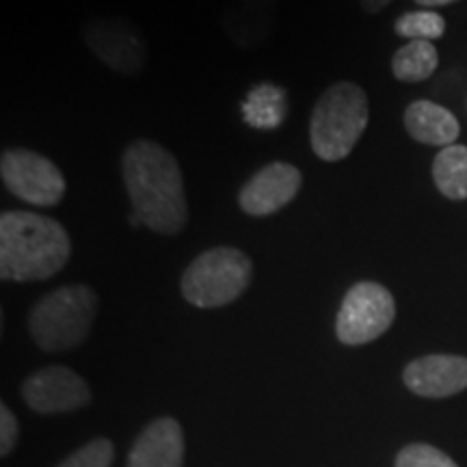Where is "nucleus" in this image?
<instances>
[{
  "label": "nucleus",
  "mask_w": 467,
  "mask_h": 467,
  "mask_svg": "<svg viewBox=\"0 0 467 467\" xmlns=\"http://www.w3.org/2000/svg\"><path fill=\"white\" fill-rule=\"evenodd\" d=\"M121 175L132 203V225L159 236H178L189 225L182 167L161 143L137 139L121 156Z\"/></svg>",
  "instance_id": "nucleus-1"
},
{
  "label": "nucleus",
  "mask_w": 467,
  "mask_h": 467,
  "mask_svg": "<svg viewBox=\"0 0 467 467\" xmlns=\"http://www.w3.org/2000/svg\"><path fill=\"white\" fill-rule=\"evenodd\" d=\"M72 258V241L57 219L28 210L0 214V277L5 282H44Z\"/></svg>",
  "instance_id": "nucleus-2"
},
{
  "label": "nucleus",
  "mask_w": 467,
  "mask_h": 467,
  "mask_svg": "<svg viewBox=\"0 0 467 467\" xmlns=\"http://www.w3.org/2000/svg\"><path fill=\"white\" fill-rule=\"evenodd\" d=\"M368 119L370 104L359 85L337 80L327 87L309 117V143L314 154L325 162L344 161L366 132Z\"/></svg>",
  "instance_id": "nucleus-3"
},
{
  "label": "nucleus",
  "mask_w": 467,
  "mask_h": 467,
  "mask_svg": "<svg viewBox=\"0 0 467 467\" xmlns=\"http://www.w3.org/2000/svg\"><path fill=\"white\" fill-rule=\"evenodd\" d=\"M98 314V295L89 285L72 284L48 292L28 314V334L46 353L80 347Z\"/></svg>",
  "instance_id": "nucleus-4"
},
{
  "label": "nucleus",
  "mask_w": 467,
  "mask_h": 467,
  "mask_svg": "<svg viewBox=\"0 0 467 467\" xmlns=\"http://www.w3.org/2000/svg\"><path fill=\"white\" fill-rule=\"evenodd\" d=\"M254 262L236 247H213L197 255L180 279V290L191 306L214 309L230 306L249 288Z\"/></svg>",
  "instance_id": "nucleus-5"
},
{
  "label": "nucleus",
  "mask_w": 467,
  "mask_h": 467,
  "mask_svg": "<svg viewBox=\"0 0 467 467\" xmlns=\"http://www.w3.org/2000/svg\"><path fill=\"white\" fill-rule=\"evenodd\" d=\"M396 318L392 292L377 282L348 288L336 317V336L347 347H364L389 329Z\"/></svg>",
  "instance_id": "nucleus-6"
},
{
  "label": "nucleus",
  "mask_w": 467,
  "mask_h": 467,
  "mask_svg": "<svg viewBox=\"0 0 467 467\" xmlns=\"http://www.w3.org/2000/svg\"><path fill=\"white\" fill-rule=\"evenodd\" d=\"M0 178L17 200L39 208H52L66 197V178L48 156L33 150H5L0 156Z\"/></svg>",
  "instance_id": "nucleus-7"
},
{
  "label": "nucleus",
  "mask_w": 467,
  "mask_h": 467,
  "mask_svg": "<svg viewBox=\"0 0 467 467\" xmlns=\"http://www.w3.org/2000/svg\"><path fill=\"white\" fill-rule=\"evenodd\" d=\"M83 39L109 69L137 76L148 61V44L134 22L121 16H93L83 25Z\"/></svg>",
  "instance_id": "nucleus-8"
},
{
  "label": "nucleus",
  "mask_w": 467,
  "mask_h": 467,
  "mask_svg": "<svg viewBox=\"0 0 467 467\" xmlns=\"http://www.w3.org/2000/svg\"><path fill=\"white\" fill-rule=\"evenodd\" d=\"M303 175L292 162L275 161L258 169L238 191V206L254 219L271 217L299 195Z\"/></svg>",
  "instance_id": "nucleus-9"
},
{
  "label": "nucleus",
  "mask_w": 467,
  "mask_h": 467,
  "mask_svg": "<svg viewBox=\"0 0 467 467\" xmlns=\"http://www.w3.org/2000/svg\"><path fill=\"white\" fill-rule=\"evenodd\" d=\"M22 399L33 411L52 416L89 405L91 389L85 379L66 366H46L22 383Z\"/></svg>",
  "instance_id": "nucleus-10"
},
{
  "label": "nucleus",
  "mask_w": 467,
  "mask_h": 467,
  "mask_svg": "<svg viewBox=\"0 0 467 467\" xmlns=\"http://www.w3.org/2000/svg\"><path fill=\"white\" fill-rule=\"evenodd\" d=\"M402 381L424 399H448L467 389V358L461 355H424L409 361Z\"/></svg>",
  "instance_id": "nucleus-11"
},
{
  "label": "nucleus",
  "mask_w": 467,
  "mask_h": 467,
  "mask_svg": "<svg viewBox=\"0 0 467 467\" xmlns=\"http://www.w3.org/2000/svg\"><path fill=\"white\" fill-rule=\"evenodd\" d=\"M277 17V0H230L221 26L234 46L254 50L271 39Z\"/></svg>",
  "instance_id": "nucleus-12"
},
{
  "label": "nucleus",
  "mask_w": 467,
  "mask_h": 467,
  "mask_svg": "<svg viewBox=\"0 0 467 467\" xmlns=\"http://www.w3.org/2000/svg\"><path fill=\"white\" fill-rule=\"evenodd\" d=\"M184 433L173 418H159L145 426L128 452L126 467H182Z\"/></svg>",
  "instance_id": "nucleus-13"
},
{
  "label": "nucleus",
  "mask_w": 467,
  "mask_h": 467,
  "mask_svg": "<svg viewBox=\"0 0 467 467\" xmlns=\"http://www.w3.org/2000/svg\"><path fill=\"white\" fill-rule=\"evenodd\" d=\"M405 130L413 141L433 148H448L461 134V124L451 110L431 100L411 102L405 110Z\"/></svg>",
  "instance_id": "nucleus-14"
},
{
  "label": "nucleus",
  "mask_w": 467,
  "mask_h": 467,
  "mask_svg": "<svg viewBox=\"0 0 467 467\" xmlns=\"http://www.w3.org/2000/svg\"><path fill=\"white\" fill-rule=\"evenodd\" d=\"M437 191L452 202L467 200V145H448L433 161Z\"/></svg>",
  "instance_id": "nucleus-15"
},
{
  "label": "nucleus",
  "mask_w": 467,
  "mask_h": 467,
  "mask_svg": "<svg viewBox=\"0 0 467 467\" xmlns=\"http://www.w3.org/2000/svg\"><path fill=\"white\" fill-rule=\"evenodd\" d=\"M437 66H440V55L433 42L426 39L407 42L392 57V74L400 83H422L435 74Z\"/></svg>",
  "instance_id": "nucleus-16"
},
{
  "label": "nucleus",
  "mask_w": 467,
  "mask_h": 467,
  "mask_svg": "<svg viewBox=\"0 0 467 467\" xmlns=\"http://www.w3.org/2000/svg\"><path fill=\"white\" fill-rule=\"evenodd\" d=\"M244 121L254 128H275L282 124L288 102H285L284 89L275 85H260L247 96L243 104Z\"/></svg>",
  "instance_id": "nucleus-17"
},
{
  "label": "nucleus",
  "mask_w": 467,
  "mask_h": 467,
  "mask_svg": "<svg viewBox=\"0 0 467 467\" xmlns=\"http://www.w3.org/2000/svg\"><path fill=\"white\" fill-rule=\"evenodd\" d=\"M394 31L409 42H413V39L433 42L446 33V20L435 11H409L394 22Z\"/></svg>",
  "instance_id": "nucleus-18"
},
{
  "label": "nucleus",
  "mask_w": 467,
  "mask_h": 467,
  "mask_svg": "<svg viewBox=\"0 0 467 467\" xmlns=\"http://www.w3.org/2000/svg\"><path fill=\"white\" fill-rule=\"evenodd\" d=\"M115 459V446L113 441L98 437L89 443H85L83 448L69 454L58 467H110Z\"/></svg>",
  "instance_id": "nucleus-19"
},
{
  "label": "nucleus",
  "mask_w": 467,
  "mask_h": 467,
  "mask_svg": "<svg viewBox=\"0 0 467 467\" xmlns=\"http://www.w3.org/2000/svg\"><path fill=\"white\" fill-rule=\"evenodd\" d=\"M394 467H459L454 461L429 443H411L402 448Z\"/></svg>",
  "instance_id": "nucleus-20"
},
{
  "label": "nucleus",
  "mask_w": 467,
  "mask_h": 467,
  "mask_svg": "<svg viewBox=\"0 0 467 467\" xmlns=\"http://www.w3.org/2000/svg\"><path fill=\"white\" fill-rule=\"evenodd\" d=\"M17 435H20V426H17L16 416L7 405H0V454L3 457L14 452Z\"/></svg>",
  "instance_id": "nucleus-21"
},
{
  "label": "nucleus",
  "mask_w": 467,
  "mask_h": 467,
  "mask_svg": "<svg viewBox=\"0 0 467 467\" xmlns=\"http://www.w3.org/2000/svg\"><path fill=\"white\" fill-rule=\"evenodd\" d=\"M389 3H392V0H359V7L364 9V14L368 16H377L381 14Z\"/></svg>",
  "instance_id": "nucleus-22"
},
{
  "label": "nucleus",
  "mask_w": 467,
  "mask_h": 467,
  "mask_svg": "<svg viewBox=\"0 0 467 467\" xmlns=\"http://www.w3.org/2000/svg\"><path fill=\"white\" fill-rule=\"evenodd\" d=\"M413 3L420 5V7H443V5H451V3H457V0H413Z\"/></svg>",
  "instance_id": "nucleus-23"
}]
</instances>
